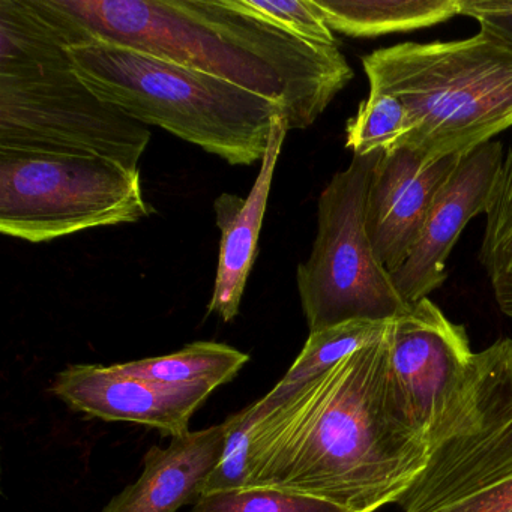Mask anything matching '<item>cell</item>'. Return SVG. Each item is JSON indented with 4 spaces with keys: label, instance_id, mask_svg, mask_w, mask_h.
<instances>
[{
    "label": "cell",
    "instance_id": "obj_21",
    "mask_svg": "<svg viewBox=\"0 0 512 512\" xmlns=\"http://www.w3.org/2000/svg\"><path fill=\"white\" fill-rule=\"evenodd\" d=\"M242 7L298 40L340 47L313 0H241Z\"/></svg>",
    "mask_w": 512,
    "mask_h": 512
},
{
    "label": "cell",
    "instance_id": "obj_15",
    "mask_svg": "<svg viewBox=\"0 0 512 512\" xmlns=\"http://www.w3.org/2000/svg\"><path fill=\"white\" fill-rule=\"evenodd\" d=\"M332 32L376 38L431 28L461 16V0H313Z\"/></svg>",
    "mask_w": 512,
    "mask_h": 512
},
{
    "label": "cell",
    "instance_id": "obj_19",
    "mask_svg": "<svg viewBox=\"0 0 512 512\" xmlns=\"http://www.w3.org/2000/svg\"><path fill=\"white\" fill-rule=\"evenodd\" d=\"M412 119L406 106L388 92L370 89L346 127V148L353 157L397 148L410 133Z\"/></svg>",
    "mask_w": 512,
    "mask_h": 512
},
{
    "label": "cell",
    "instance_id": "obj_18",
    "mask_svg": "<svg viewBox=\"0 0 512 512\" xmlns=\"http://www.w3.org/2000/svg\"><path fill=\"white\" fill-rule=\"evenodd\" d=\"M478 259L500 311L512 319V143L488 200Z\"/></svg>",
    "mask_w": 512,
    "mask_h": 512
},
{
    "label": "cell",
    "instance_id": "obj_17",
    "mask_svg": "<svg viewBox=\"0 0 512 512\" xmlns=\"http://www.w3.org/2000/svg\"><path fill=\"white\" fill-rule=\"evenodd\" d=\"M248 361L250 356L235 347L197 341L170 355L115 365L124 373L154 382L172 385L209 383L218 388L235 379Z\"/></svg>",
    "mask_w": 512,
    "mask_h": 512
},
{
    "label": "cell",
    "instance_id": "obj_11",
    "mask_svg": "<svg viewBox=\"0 0 512 512\" xmlns=\"http://www.w3.org/2000/svg\"><path fill=\"white\" fill-rule=\"evenodd\" d=\"M463 157L427 161L407 146L380 152L368 184L365 224L374 251L389 272L412 253L440 190Z\"/></svg>",
    "mask_w": 512,
    "mask_h": 512
},
{
    "label": "cell",
    "instance_id": "obj_1",
    "mask_svg": "<svg viewBox=\"0 0 512 512\" xmlns=\"http://www.w3.org/2000/svg\"><path fill=\"white\" fill-rule=\"evenodd\" d=\"M425 460V436L410 421L392 376L386 329L257 422L248 485L377 512L397 503Z\"/></svg>",
    "mask_w": 512,
    "mask_h": 512
},
{
    "label": "cell",
    "instance_id": "obj_16",
    "mask_svg": "<svg viewBox=\"0 0 512 512\" xmlns=\"http://www.w3.org/2000/svg\"><path fill=\"white\" fill-rule=\"evenodd\" d=\"M389 322L352 320L322 331L310 332L304 349L289 371L284 374L283 379L265 397L256 401V415L259 421L274 412L299 389L331 370L338 362L382 338Z\"/></svg>",
    "mask_w": 512,
    "mask_h": 512
},
{
    "label": "cell",
    "instance_id": "obj_14",
    "mask_svg": "<svg viewBox=\"0 0 512 512\" xmlns=\"http://www.w3.org/2000/svg\"><path fill=\"white\" fill-rule=\"evenodd\" d=\"M230 416L203 430L172 437L169 446L146 452L142 475L101 512H178L196 503L223 455Z\"/></svg>",
    "mask_w": 512,
    "mask_h": 512
},
{
    "label": "cell",
    "instance_id": "obj_3",
    "mask_svg": "<svg viewBox=\"0 0 512 512\" xmlns=\"http://www.w3.org/2000/svg\"><path fill=\"white\" fill-rule=\"evenodd\" d=\"M85 38L52 0H0V149L139 170L151 130L77 76L70 47Z\"/></svg>",
    "mask_w": 512,
    "mask_h": 512
},
{
    "label": "cell",
    "instance_id": "obj_5",
    "mask_svg": "<svg viewBox=\"0 0 512 512\" xmlns=\"http://www.w3.org/2000/svg\"><path fill=\"white\" fill-rule=\"evenodd\" d=\"M362 67L370 89L406 106L413 128L398 146L424 160L469 154L512 125V46L490 32L385 47Z\"/></svg>",
    "mask_w": 512,
    "mask_h": 512
},
{
    "label": "cell",
    "instance_id": "obj_8",
    "mask_svg": "<svg viewBox=\"0 0 512 512\" xmlns=\"http://www.w3.org/2000/svg\"><path fill=\"white\" fill-rule=\"evenodd\" d=\"M154 212L139 170L103 158L0 149V232L31 244Z\"/></svg>",
    "mask_w": 512,
    "mask_h": 512
},
{
    "label": "cell",
    "instance_id": "obj_4",
    "mask_svg": "<svg viewBox=\"0 0 512 512\" xmlns=\"http://www.w3.org/2000/svg\"><path fill=\"white\" fill-rule=\"evenodd\" d=\"M70 56L77 76L104 103L230 166L262 163L272 124L284 118L277 101L118 44L89 37L73 44Z\"/></svg>",
    "mask_w": 512,
    "mask_h": 512
},
{
    "label": "cell",
    "instance_id": "obj_12",
    "mask_svg": "<svg viewBox=\"0 0 512 512\" xmlns=\"http://www.w3.org/2000/svg\"><path fill=\"white\" fill-rule=\"evenodd\" d=\"M503 146L487 142L464 155L440 190L418 242L400 268L391 272L401 298L412 307L442 287L446 262L472 218L485 214L503 163Z\"/></svg>",
    "mask_w": 512,
    "mask_h": 512
},
{
    "label": "cell",
    "instance_id": "obj_2",
    "mask_svg": "<svg viewBox=\"0 0 512 512\" xmlns=\"http://www.w3.org/2000/svg\"><path fill=\"white\" fill-rule=\"evenodd\" d=\"M77 28L226 80L283 106L289 131L311 127L353 79L340 47L298 40L241 0H52Z\"/></svg>",
    "mask_w": 512,
    "mask_h": 512
},
{
    "label": "cell",
    "instance_id": "obj_6",
    "mask_svg": "<svg viewBox=\"0 0 512 512\" xmlns=\"http://www.w3.org/2000/svg\"><path fill=\"white\" fill-rule=\"evenodd\" d=\"M401 512H512V340L473 353L424 433Z\"/></svg>",
    "mask_w": 512,
    "mask_h": 512
},
{
    "label": "cell",
    "instance_id": "obj_13",
    "mask_svg": "<svg viewBox=\"0 0 512 512\" xmlns=\"http://www.w3.org/2000/svg\"><path fill=\"white\" fill-rule=\"evenodd\" d=\"M287 134L286 121L283 116H278L272 124L259 175L247 199L224 193L214 203L221 242L208 313L217 314L226 323L233 322L241 311L245 286L256 262L257 244L268 209L272 181Z\"/></svg>",
    "mask_w": 512,
    "mask_h": 512
},
{
    "label": "cell",
    "instance_id": "obj_20",
    "mask_svg": "<svg viewBox=\"0 0 512 512\" xmlns=\"http://www.w3.org/2000/svg\"><path fill=\"white\" fill-rule=\"evenodd\" d=\"M193 512H352L337 503L310 494L269 485H248L238 490L205 494Z\"/></svg>",
    "mask_w": 512,
    "mask_h": 512
},
{
    "label": "cell",
    "instance_id": "obj_7",
    "mask_svg": "<svg viewBox=\"0 0 512 512\" xmlns=\"http://www.w3.org/2000/svg\"><path fill=\"white\" fill-rule=\"evenodd\" d=\"M379 157L380 152L353 157L320 194L316 239L296 269L310 332L352 320L389 322L410 308L377 257L365 224L368 184Z\"/></svg>",
    "mask_w": 512,
    "mask_h": 512
},
{
    "label": "cell",
    "instance_id": "obj_9",
    "mask_svg": "<svg viewBox=\"0 0 512 512\" xmlns=\"http://www.w3.org/2000/svg\"><path fill=\"white\" fill-rule=\"evenodd\" d=\"M389 362L407 415L422 434L473 353L464 326L425 298L388 326Z\"/></svg>",
    "mask_w": 512,
    "mask_h": 512
},
{
    "label": "cell",
    "instance_id": "obj_10",
    "mask_svg": "<svg viewBox=\"0 0 512 512\" xmlns=\"http://www.w3.org/2000/svg\"><path fill=\"white\" fill-rule=\"evenodd\" d=\"M215 389L209 383L154 382L116 365L79 364L61 371L50 391L92 418L136 422L176 437L190 431L191 418Z\"/></svg>",
    "mask_w": 512,
    "mask_h": 512
},
{
    "label": "cell",
    "instance_id": "obj_23",
    "mask_svg": "<svg viewBox=\"0 0 512 512\" xmlns=\"http://www.w3.org/2000/svg\"><path fill=\"white\" fill-rule=\"evenodd\" d=\"M461 16L512 46V0H461Z\"/></svg>",
    "mask_w": 512,
    "mask_h": 512
},
{
    "label": "cell",
    "instance_id": "obj_22",
    "mask_svg": "<svg viewBox=\"0 0 512 512\" xmlns=\"http://www.w3.org/2000/svg\"><path fill=\"white\" fill-rule=\"evenodd\" d=\"M257 422L259 418L256 415V401L248 404L241 412L230 416V428L223 455L209 475L202 496L247 487L251 433Z\"/></svg>",
    "mask_w": 512,
    "mask_h": 512
}]
</instances>
